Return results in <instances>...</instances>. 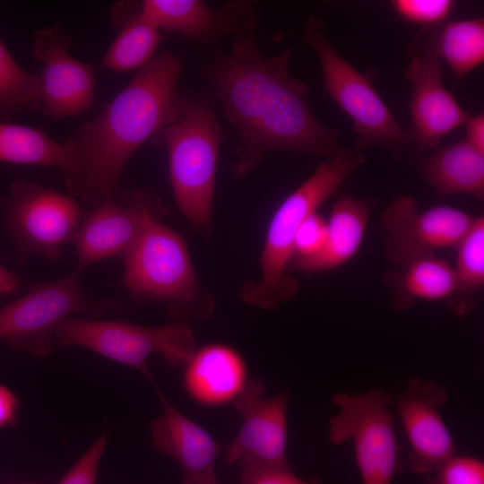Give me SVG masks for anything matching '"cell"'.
<instances>
[{
  "mask_svg": "<svg viewBox=\"0 0 484 484\" xmlns=\"http://www.w3.org/2000/svg\"><path fill=\"white\" fill-rule=\"evenodd\" d=\"M291 48L264 56L253 36L216 49L202 74L238 135L234 177L251 172L269 151L302 152L332 160L354 151L343 147L337 130L313 114L307 83L290 74Z\"/></svg>",
  "mask_w": 484,
  "mask_h": 484,
  "instance_id": "obj_1",
  "label": "cell"
},
{
  "mask_svg": "<svg viewBox=\"0 0 484 484\" xmlns=\"http://www.w3.org/2000/svg\"><path fill=\"white\" fill-rule=\"evenodd\" d=\"M181 73L177 55L166 51L155 56L94 119L76 130L70 137L75 165L65 176L66 194L89 208L121 194L120 181L130 159L182 112Z\"/></svg>",
  "mask_w": 484,
  "mask_h": 484,
  "instance_id": "obj_2",
  "label": "cell"
},
{
  "mask_svg": "<svg viewBox=\"0 0 484 484\" xmlns=\"http://www.w3.org/2000/svg\"><path fill=\"white\" fill-rule=\"evenodd\" d=\"M365 160L366 157L356 151L326 160L281 202L268 225L259 259L260 279L243 284L239 290L244 302L263 309H273L294 298L298 282L288 268L294 256L299 226L309 214L317 212Z\"/></svg>",
  "mask_w": 484,
  "mask_h": 484,
  "instance_id": "obj_3",
  "label": "cell"
},
{
  "mask_svg": "<svg viewBox=\"0 0 484 484\" xmlns=\"http://www.w3.org/2000/svg\"><path fill=\"white\" fill-rule=\"evenodd\" d=\"M161 220L151 219L121 258L122 286L139 303H164L177 322L204 321L214 298L202 289L184 238Z\"/></svg>",
  "mask_w": 484,
  "mask_h": 484,
  "instance_id": "obj_4",
  "label": "cell"
},
{
  "mask_svg": "<svg viewBox=\"0 0 484 484\" xmlns=\"http://www.w3.org/2000/svg\"><path fill=\"white\" fill-rule=\"evenodd\" d=\"M160 134L177 206L193 225L208 233L222 141L215 111L203 99L183 98L179 117Z\"/></svg>",
  "mask_w": 484,
  "mask_h": 484,
  "instance_id": "obj_5",
  "label": "cell"
},
{
  "mask_svg": "<svg viewBox=\"0 0 484 484\" xmlns=\"http://www.w3.org/2000/svg\"><path fill=\"white\" fill-rule=\"evenodd\" d=\"M76 271L53 281L30 285L20 298L0 308V340L29 355H48L56 347V332L66 319L100 318L122 310L116 298L92 300Z\"/></svg>",
  "mask_w": 484,
  "mask_h": 484,
  "instance_id": "obj_6",
  "label": "cell"
},
{
  "mask_svg": "<svg viewBox=\"0 0 484 484\" xmlns=\"http://www.w3.org/2000/svg\"><path fill=\"white\" fill-rule=\"evenodd\" d=\"M324 28L322 19H307L303 40L319 60L325 91L352 120L351 128L358 136L357 149L363 151L379 145L399 155L412 143L411 132L402 129L370 78L333 48Z\"/></svg>",
  "mask_w": 484,
  "mask_h": 484,
  "instance_id": "obj_7",
  "label": "cell"
},
{
  "mask_svg": "<svg viewBox=\"0 0 484 484\" xmlns=\"http://www.w3.org/2000/svg\"><path fill=\"white\" fill-rule=\"evenodd\" d=\"M56 347H82L131 367L150 382L148 358L158 353L172 367L184 366L195 350L192 328L185 322L143 326L120 320L73 316L56 332Z\"/></svg>",
  "mask_w": 484,
  "mask_h": 484,
  "instance_id": "obj_8",
  "label": "cell"
},
{
  "mask_svg": "<svg viewBox=\"0 0 484 484\" xmlns=\"http://www.w3.org/2000/svg\"><path fill=\"white\" fill-rule=\"evenodd\" d=\"M83 213L75 198L35 181L15 180L0 198V221L19 264L31 256L56 259L73 245Z\"/></svg>",
  "mask_w": 484,
  "mask_h": 484,
  "instance_id": "obj_9",
  "label": "cell"
},
{
  "mask_svg": "<svg viewBox=\"0 0 484 484\" xmlns=\"http://www.w3.org/2000/svg\"><path fill=\"white\" fill-rule=\"evenodd\" d=\"M392 402L393 395L379 388L332 398L340 411L329 419V440L336 445L353 442L363 484H392L396 474L399 446L388 407Z\"/></svg>",
  "mask_w": 484,
  "mask_h": 484,
  "instance_id": "obj_10",
  "label": "cell"
},
{
  "mask_svg": "<svg viewBox=\"0 0 484 484\" xmlns=\"http://www.w3.org/2000/svg\"><path fill=\"white\" fill-rule=\"evenodd\" d=\"M166 206L152 188L124 189L115 199L84 211L73 245L80 274L103 260L122 258L143 233L148 222L161 218Z\"/></svg>",
  "mask_w": 484,
  "mask_h": 484,
  "instance_id": "obj_11",
  "label": "cell"
},
{
  "mask_svg": "<svg viewBox=\"0 0 484 484\" xmlns=\"http://www.w3.org/2000/svg\"><path fill=\"white\" fill-rule=\"evenodd\" d=\"M475 218L446 205L420 211L415 197L396 196L381 216L385 256L391 264L401 266L436 250L454 248Z\"/></svg>",
  "mask_w": 484,
  "mask_h": 484,
  "instance_id": "obj_12",
  "label": "cell"
},
{
  "mask_svg": "<svg viewBox=\"0 0 484 484\" xmlns=\"http://www.w3.org/2000/svg\"><path fill=\"white\" fill-rule=\"evenodd\" d=\"M71 45V37L58 22L34 35L32 53L42 64L39 112L54 119L86 112L94 105L95 69L72 56Z\"/></svg>",
  "mask_w": 484,
  "mask_h": 484,
  "instance_id": "obj_13",
  "label": "cell"
},
{
  "mask_svg": "<svg viewBox=\"0 0 484 484\" xmlns=\"http://www.w3.org/2000/svg\"><path fill=\"white\" fill-rule=\"evenodd\" d=\"M262 379L247 381L233 402L242 418L241 428L225 451L229 464L254 462L290 469L287 457V411L290 393L287 389L272 397H264Z\"/></svg>",
  "mask_w": 484,
  "mask_h": 484,
  "instance_id": "obj_14",
  "label": "cell"
},
{
  "mask_svg": "<svg viewBox=\"0 0 484 484\" xmlns=\"http://www.w3.org/2000/svg\"><path fill=\"white\" fill-rule=\"evenodd\" d=\"M448 402L445 385L413 376L395 401L410 443L409 467L427 475L456 454L453 436L440 411Z\"/></svg>",
  "mask_w": 484,
  "mask_h": 484,
  "instance_id": "obj_15",
  "label": "cell"
},
{
  "mask_svg": "<svg viewBox=\"0 0 484 484\" xmlns=\"http://www.w3.org/2000/svg\"><path fill=\"white\" fill-rule=\"evenodd\" d=\"M140 9L160 31L179 33L206 47L226 36H253L258 23L256 10L246 1L212 9L201 0H143Z\"/></svg>",
  "mask_w": 484,
  "mask_h": 484,
  "instance_id": "obj_16",
  "label": "cell"
},
{
  "mask_svg": "<svg viewBox=\"0 0 484 484\" xmlns=\"http://www.w3.org/2000/svg\"><path fill=\"white\" fill-rule=\"evenodd\" d=\"M404 74L412 85L411 142L419 151L436 150L442 137L463 125L469 115L443 84L438 59L411 55Z\"/></svg>",
  "mask_w": 484,
  "mask_h": 484,
  "instance_id": "obj_17",
  "label": "cell"
},
{
  "mask_svg": "<svg viewBox=\"0 0 484 484\" xmlns=\"http://www.w3.org/2000/svg\"><path fill=\"white\" fill-rule=\"evenodd\" d=\"M151 384L162 406V412L150 425L152 445L178 463L181 484H202L215 472V462L223 445L175 408Z\"/></svg>",
  "mask_w": 484,
  "mask_h": 484,
  "instance_id": "obj_18",
  "label": "cell"
},
{
  "mask_svg": "<svg viewBox=\"0 0 484 484\" xmlns=\"http://www.w3.org/2000/svg\"><path fill=\"white\" fill-rule=\"evenodd\" d=\"M184 367L185 391L203 406L233 402L247 383L243 357L224 343H210L195 349Z\"/></svg>",
  "mask_w": 484,
  "mask_h": 484,
  "instance_id": "obj_19",
  "label": "cell"
},
{
  "mask_svg": "<svg viewBox=\"0 0 484 484\" xmlns=\"http://www.w3.org/2000/svg\"><path fill=\"white\" fill-rule=\"evenodd\" d=\"M369 215L370 207L365 201L350 196L340 199L327 220L328 236L324 249L311 259L290 262L288 272H323L347 264L361 246Z\"/></svg>",
  "mask_w": 484,
  "mask_h": 484,
  "instance_id": "obj_20",
  "label": "cell"
},
{
  "mask_svg": "<svg viewBox=\"0 0 484 484\" xmlns=\"http://www.w3.org/2000/svg\"><path fill=\"white\" fill-rule=\"evenodd\" d=\"M111 21L119 31L106 51L101 67L117 73L142 69L149 64L162 39L160 29L140 9V3L114 5Z\"/></svg>",
  "mask_w": 484,
  "mask_h": 484,
  "instance_id": "obj_21",
  "label": "cell"
},
{
  "mask_svg": "<svg viewBox=\"0 0 484 484\" xmlns=\"http://www.w3.org/2000/svg\"><path fill=\"white\" fill-rule=\"evenodd\" d=\"M393 308L406 311L419 300H447L455 289L454 267L436 254L397 266L384 275Z\"/></svg>",
  "mask_w": 484,
  "mask_h": 484,
  "instance_id": "obj_22",
  "label": "cell"
},
{
  "mask_svg": "<svg viewBox=\"0 0 484 484\" xmlns=\"http://www.w3.org/2000/svg\"><path fill=\"white\" fill-rule=\"evenodd\" d=\"M422 175L440 197H484V154L462 141L437 148L420 165Z\"/></svg>",
  "mask_w": 484,
  "mask_h": 484,
  "instance_id": "obj_23",
  "label": "cell"
},
{
  "mask_svg": "<svg viewBox=\"0 0 484 484\" xmlns=\"http://www.w3.org/2000/svg\"><path fill=\"white\" fill-rule=\"evenodd\" d=\"M0 162L57 169L65 176L75 165V149L71 138L60 143L44 131L0 121Z\"/></svg>",
  "mask_w": 484,
  "mask_h": 484,
  "instance_id": "obj_24",
  "label": "cell"
},
{
  "mask_svg": "<svg viewBox=\"0 0 484 484\" xmlns=\"http://www.w3.org/2000/svg\"><path fill=\"white\" fill-rule=\"evenodd\" d=\"M456 261L454 267L455 289L446 300L450 313L467 316L476 306V296L484 286V216L475 220L454 247Z\"/></svg>",
  "mask_w": 484,
  "mask_h": 484,
  "instance_id": "obj_25",
  "label": "cell"
},
{
  "mask_svg": "<svg viewBox=\"0 0 484 484\" xmlns=\"http://www.w3.org/2000/svg\"><path fill=\"white\" fill-rule=\"evenodd\" d=\"M412 55L442 57L461 79L484 62V19L450 22L439 30L430 49Z\"/></svg>",
  "mask_w": 484,
  "mask_h": 484,
  "instance_id": "obj_26",
  "label": "cell"
},
{
  "mask_svg": "<svg viewBox=\"0 0 484 484\" xmlns=\"http://www.w3.org/2000/svg\"><path fill=\"white\" fill-rule=\"evenodd\" d=\"M39 111V76L24 70L0 39V118Z\"/></svg>",
  "mask_w": 484,
  "mask_h": 484,
  "instance_id": "obj_27",
  "label": "cell"
},
{
  "mask_svg": "<svg viewBox=\"0 0 484 484\" xmlns=\"http://www.w3.org/2000/svg\"><path fill=\"white\" fill-rule=\"evenodd\" d=\"M454 2L451 0H393L391 5L403 21L426 28L443 23L452 13Z\"/></svg>",
  "mask_w": 484,
  "mask_h": 484,
  "instance_id": "obj_28",
  "label": "cell"
},
{
  "mask_svg": "<svg viewBox=\"0 0 484 484\" xmlns=\"http://www.w3.org/2000/svg\"><path fill=\"white\" fill-rule=\"evenodd\" d=\"M431 473L425 484H484V463L473 456L455 454Z\"/></svg>",
  "mask_w": 484,
  "mask_h": 484,
  "instance_id": "obj_29",
  "label": "cell"
},
{
  "mask_svg": "<svg viewBox=\"0 0 484 484\" xmlns=\"http://www.w3.org/2000/svg\"><path fill=\"white\" fill-rule=\"evenodd\" d=\"M327 236V220L317 212L309 214L297 232L291 262L308 260L319 255L325 246Z\"/></svg>",
  "mask_w": 484,
  "mask_h": 484,
  "instance_id": "obj_30",
  "label": "cell"
},
{
  "mask_svg": "<svg viewBox=\"0 0 484 484\" xmlns=\"http://www.w3.org/2000/svg\"><path fill=\"white\" fill-rule=\"evenodd\" d=\"M108 443L102 433L56 484H96L99 464Z\"/></svg>",
  "mask_w": 484,
  "mask_h": 484,
  "instance_id": "obj_31",
  "label": "cell"
},
{
  "mask_svg": "<svg viewBox=\"0 0 484 484\" xmlns=\"http://www.w3.org/2000/svg\"><path fill=\"white\" fill-rule=\"evenodd\" d=\"M240 484H320L319 480H304L291 468L282 469L254 462H241Z\"/></svg>",
  "mask_w": 484,
  "mask_h": 484,
  "instance_id": "obj_32",
  "label": "cell"
},
{
  "mask_svg": "<svg viewBox=\"0 0 484 484\" xmlns=\"http://www.w3.org/2000/svg\"><path fill=\"white\" fill-rule=\"evenodd\" d=\"M20 401L16 394L0 384V428L17 422Z\"/></svg>",
  "mask_w": 484,
  "mask_h": 484,
  "instance_id": "obj_33",
  "label": "cell"
},
{
  "mask_svg": "<svg viewBox=\"0 0 484 484\" xmlns=\"http://www.w3.org/2000/svg\"><path fill=\"white\" fill-rule=\"evenodd\" d=\"M465 139L471 146L484 154V115L470 117L464 123Z\"/></svg>",
  "mask_w": 484,
  "mask_h": 484,
  "instance_id": "obj_34",
  "label": "cell"
},
{
  "mask_svg": "<svg viewBox=\"0 0 484 484\" xmlns=\"http://www.w3.org/2000/svg\"><path fill=\"white\" fill-rule=\"evenodd\" d=\"M22 287L21 279L0 264V296L15 295Z\"/></svg>",
  "mask_w": 484,
  "mask_h": 484,
  "instance_id": "obj_35",
  "label": "cell"
},
{
  "mask_svg": "<svg viewBox=\"0 0 484 484\" xmlns=\"http://www.w3.org/2000/svg\"><path fill=\"white\" fill-rule=\"evenodd\" d=\"M202 484H218L216 472L210 475Z\"/></svg>",
  "mask_w": 484,
  "mask_h": 484,
  "instance_id": "obj_36",
  "label": "cell"
},
{
  "mask_svg": "<svg viewBox=\"0 0 484 484\" xmlns=\"http://www.w3.org/2000/svg\"><path fill=\"white\" fill-rule=\"evenodd\" d=\"M21 484H38V483H21Z\"/></svg>",
  "mask_w": 484,
  "mask_h": 484,
  "instance_id": "obj_37",
  "label": "cell"
}]
</instances>
